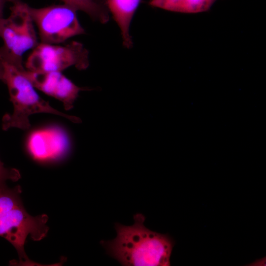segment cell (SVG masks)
Masks as SVG:
<instances>
[{"instance_id": "cell-13", "label": "cell", "mask_w": 266, "mask_h": 266, "mask_svg": "<svg viewBox=\"0 0 266 266\" xmlns=\"http://www.w3.org/2000/svg\"><path fill=\"white\" fill-rule=\"evenodd\" d=\"M3 74V67L2 62L0 60V80H2Z\"/></svg>"}, {"instance_id": "cell-5", "label": "cell", "mask_w": 266, "mask_h": 266, "mask_svg": "<svg viewBox=\"0 0 266 266\" xmlns=\"http://www.w3.org/2000/svg\"><path fill=\"white\" fill-rule=\"evenodd\" d=\"M41 42L58 44L73 36L84 34L74 7L66 4L35 8L29 6Z\"/></svg>"}, {"instance_id": "cell-1", "label": "cell", "mask_w": 266, "mask_h": 266, "mask_svg": "<svg viewBox=\"0 0 266 266\" xmlns=\"http://www.w3.org/2000/svg\"><path fill=\"white\" fill-rule=\"evenodd\" d=\"M130 226L115 223L116 237L101 240L106 253L125 266H169L174 241L167 234L152 231L144 223L145 217L134 215Z\"/></svg>"}, {"instance_id": "cell-2", "label": "cell", "mask_w": 266, "mask_h": 266, "mask_svg": "<svg viewBox=\"0 0 266 266\" xmlns=\"http://www.w3.org/2000/svg\"><path fill=\"white\" fill-rule=\"evenodd\" d=\"M19 185L9 188L0 186V236L9 241L16 249L19 261L13 265H37L27 256L24 245L28 236L34 241H40L46 236L49 227L46 214L37 216L30 215L22 203Z\"/></svg>"}, {"instance_id": "cell-8", "label": "cell", "mask_w": 266, "mask_h": 266, "mask_svg": "<svg viewBox=\"0 0 266 266\" xmlns=\"http://www.w3.org/2000/svg\"><path fill=\"white\" fill-rule=\"evenodd\" d=\"M107 8L119 26L123 45L127 48L133 45L130 27L140 0H105Z\"/></svg>"}, {"instance_id": "cell-7", "label": "cell", "mask_w": 266, "mask_h": 266, "mask_svg": "<svg viewBox=\"0 0 266 266\" xmlns=\"http://www.w3.org/2000/svg\"><path fill=\"white\" fill-rule=\"evenodd\" d=\"M23 73L34 88L62 101L66 110L73 107L80 91L89 90L77 86L61 72H37L25 69Z\"/></svg>"}, {"instance_id": "cell-9", "label": "cell", "mask_w": 266, "mask_h": 266, "mask_svg": "<svg viewBox=\"0 0 266 266\" xmlns=\"http://www.w3.org/2000/svg\"><path fill=\"white\" fill-rule=\"evenodd\" d=\"M217 0H150L152 7L182 13H198L210 10Z\"/></svg>"}, {"instance_id": "cell-11", "label": "cell", "mask_w": 266, "mask_h": 266, "mask_svg": "<svg viewBox=\"0 0 266 266\" xmlns=\"http://www.w3.org/2000/svg\"><path fill=\"white\" fill-rule=\"evenodd\" d=\"M20 178L21 174L18 169L5 167L0 160V186L6 185L7 180L15 182Z\"/></svg>"}, {"instance_id": "cell-6", "label": "cell", "mask_w": 266, "mask_h": 266, "mask_svg": "<svg viewBox=\"0 0 266 266\" xmlns=\"http://www.w3.org/2000/svg\"><path fill=\"white\" fill-rule=\"evenodd\" d=\"M25 66L27 70L37 72H62L71 66L84 70L89 66V52L75 41L65 45L40 42L29 55Z\"/></svg>"}, {"instance_id": "cell-4", "label": "cell", "mask_w": 266, "mask_h": 266, "mask_svg": "<svg viewBox=\"0 0 266 266\" xmlns=\"http://www.w3.org/2000/svg\"><path fill=\"white\" fill-rule=\"evenodd\" d=\"M10 16L0 19V37L3 45L0 48V59L23 67L22 57L37 44L29 6L19 0H13Z\"/></svg>"}, {"instance_id": "cell-12", "label": "cell", "mask_w": 266, "mask_h": 266, "mask_svg": "<svg viewBox=\"0 0 266 266\" xmlns=\"http://www.w3.org/2000/svg\"><path fill=\"white\" fill-rule=\"evenodd\" d=\"M12 0H0V19L3 18L2 11L4 3L7 1H11Z\"/></svg>"}, {"instance_id": "cell-10", "label": "cell", "mask_w": 266, "mask_h": 266, "mask_svg": "<svg viewBox=\"0 0 266 266\" xmlns=\"http://www.w3.org/2000/svg\"><path fill=\"white\" fill-rule=\"evenodd\" d=\"M77 10L87 14L93 20L105 24L109 20V12L105 0H61Z\"/></svg>"}, {"instance_id": "cell-3", "label": "cell", "mask_w": 266, "mask_h": 266, "mask_svg": "<svg viewBox=\"0 0 266 266\" xmlns=\"http://www.w3.org/2000/svg\"><path fill=\"white\" fill-rule=\"evenodd\" d=\"M0 60L3 67L2 81L7 86L10 100L13 106L12 113L5 114L2 118L3 130L6 131L13 128L27 130L30 127V116L35 113H50L62 116L74 123L81 122L77 117L56 110L42 99L24 74V67H19Z\"/></svg>"}]
</instances>
